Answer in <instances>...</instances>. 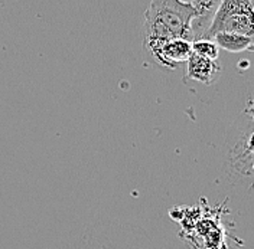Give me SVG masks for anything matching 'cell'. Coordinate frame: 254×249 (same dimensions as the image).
<instances>
[{
    "mask_svg": "<svg viewBox=\"0 0 254 249\" xmlns=\"http://www.w3.org/2000/svg\"><path fill=\"white\" fill-rule=\"evenodd\" d=\"M218 3L220 0H150L149 4L172 7L190 16L193 20L192 33L195 41L204 38V33L211 23Z\"/></svg>",
    "mask_w": 254,
    "mask_h": 249,
    "instance_id": "cell-4",
    "label": "cell"
},
{
    "mask_svg": "<svg viewBox=\"0 0 254 249\" xmlns=\"http://www.w3.org/2000/svg\"><path fill=\"white\" fill-rule=\"evenodd\" d=\"M222 66L218 59H208L192 53L187 61V75L192 81L204 85L214 84L221 75Z\"/></svg>",
    "mask_w": 254,
    "mask_h": 249,
    "instance_id": "cell-6",
    "label": "cell"
},
{
    "mask_svg": "<svg viewBox=\"0 0 254 249\" xmlns=\"http://www.w3.org/2000/svg\"><path fill=\"white\" fill-rule=\"evenodd\" d=\"M192 45V53L208 58V59H218L220 56V48L217 47V44L212 39H195L190 42Z\"/></svg>",
    "mask_w": 254,
    "mask_h": 249,
    "instance_id": "cell-8",
    "label": "cell"
},
{
    "mask_svg": "<svg viewBox=\"0 0 254 249\" xmlns=\"http://www.w3.org/2000/svg\"><path fill=\"white\" fill-rule=\"evenodd\" d=\"M193 20L190 16L172 9L149 4L144 12L143 22V45L174 38L193 41Z\"/></svg>",
    "mask_w": 254,
    "mask_h": 249,
    "instance_id": "cell-2",
    "label": "cell"
},
{
    "mask_svg": "<svg viewBox=\"0 0 254 249\" xmlns=\"http://www.w3.org/2000/svg\"><path fill=\"white\" fill-rule=\"evenodd\" d=\"M144 48L147 49L153 62L168 69H176L178 66L187 63L192 55L190 41L184 39V38L150 42V44H146Z\"/></svg>",
    "mask_w": 254,
    "mask_h": 249,
    "instance_id": "cell-5",
    "label": "cell"
},
{
    "mask_svg": "<svg viewBox=\"0 0 254 249\" xmlns=\"http://www.w3.org/2000/svg\"><path fill=\"white\" fill-rule=\"evenodd\" d=\"M231 128V147L225 161V170L233 179H246L252 185L253 179V112L252 101Z\"/></svg>",
    "mask_w": 254,
    "mask_h": 249,
    "instance_id": "cell-1",
    "label": "cell"
},
{
    "mask_svg": "<svg viewBox=\"0 0 254 249\" xmlns=\"http://www.w3.org/2000/svg\"><path fill=\"white\" fill-rule=\"evenodd\" d=\"M212 41L217 44L220 49H224L231 53H240V52H253V36H246L240 33H231V32H218Z\"/></svg>",
    "mask_w": 254,
    "mask_h": 249,
    "instance_id": "cell-7",
    "label": "cell"
},
{
    "mask_svg": "<svg viewBox=\"0 0 254 249\" xmlns=\"http://www.w3.org/2000/svg\"><path fill=\"white\" fill-rule=\"evenodd\" d=\"M253 10L254 0H220L204 38L212 39L218 32L253 36Z\"/></svg>",
    "mask_w": 254,
    "mask_h": 249,
    "instance_id": "cell-3",
    "label": "cell"
}]
</instances>
